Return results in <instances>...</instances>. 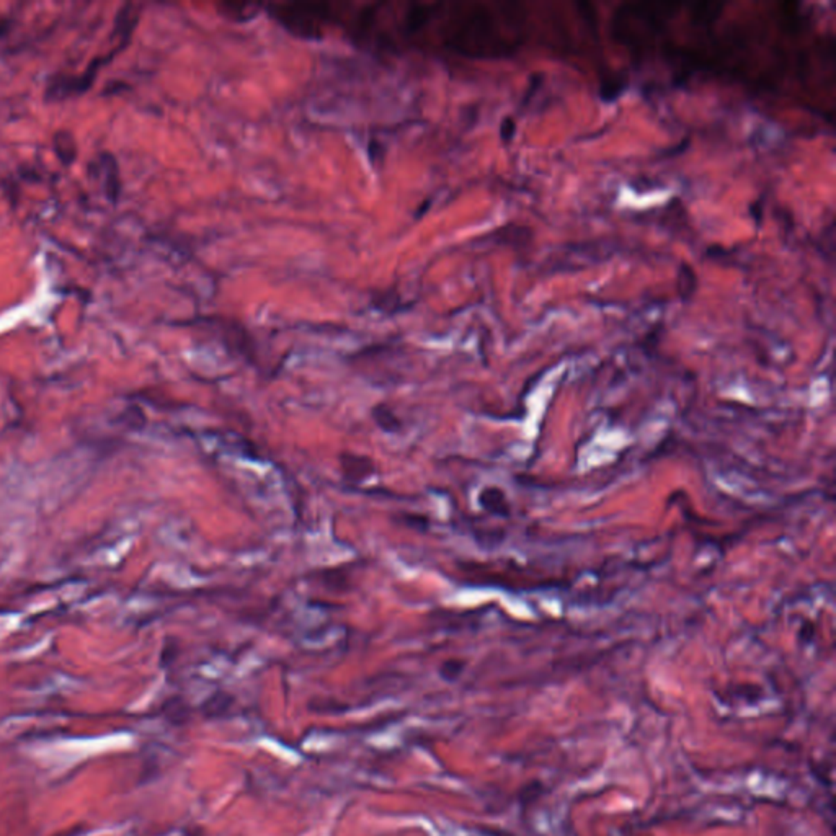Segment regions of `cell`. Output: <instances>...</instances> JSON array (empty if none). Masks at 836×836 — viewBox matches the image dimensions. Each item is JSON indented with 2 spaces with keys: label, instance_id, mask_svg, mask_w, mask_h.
<instances>
[{
  "label": "cell",
  "instance_id": "7a4b0ae2",
  "mask_svg": "<svg viewBox=\"0 0 836 836\" xmlns=\"http://www.w3.org/2000/svg\"><path fill=\"white\" fill-rule=\"evenodd\" d=\"M373 418H374V422L378 423V427L387 433H394L400 428V420L396 417L394 412H392L391 409H387V407H384V405L374 407Z\"/></svg>",
  "mask_w": 836,
  "mask_h": 836
},
{
  "label": "cell",
  "instance_id": "6da1fadb",
  "mask_svg": "<svg viewBox=\"0 0 836 836\" xmlns=\"http://www.w3.org/2000/svg\"><path fill=\"white\" fill-rule=\"evenodd\" d=\"M342 469L346 479H350V481H361V479H364L373 472L374 465L371 461L364 458V456L346 453L342 456Z\"/></svg>",
  "mask_w": 836,
  "mask_h": 836
}]
</instances>
